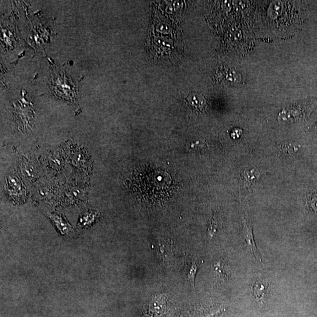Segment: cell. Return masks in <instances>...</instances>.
Returning <instances> with one entry per match:
<instances>
[{
    "instance_id": "1",
    "label": "cell",
    "mask_w": 317,
    "mask_h": 317,
    "mask_svg": "<svg viewBox=\"0 0 317 317\" xmlns=\"http://www.w3.org/2000/svg\"><path fill=\"white\" fill-rule=\"evenodd\" d=\"M243 237L249 250L254 255L258 261L261 262L262 259L258 251L257 247L256 246L253 235H252V228L250 221H249L247 216V214L243 219Z\"/></svg>"
},
{
    "instance_id": "2",
    "label": "cell",
    "mask_w": 317,
    "mask_h": 317,
    "mask_svg": "<svg viewBox=\"0 0 317 317\" xmlns=\"http://www.w3.org/2000/svg\"><path fill=\"white\" fill-rule=\"evenodd\" d=\"M268 287V281L262 279L261 278L256 280L252 285V293H253L255 297L259 304L263 305L266 302Z\"/></svg>"
},
{
    "instance_id": "3",
    "label": "cell",
    "mask_w": 317,
    "mask_h": 317,
    "mask_svg": "<svg viewBox=\"0 0 317 317\" xmlns=\"http://www.w3.org/2000/svg\"><path fill=\"white\" fill-rule=\"evenodd\" d=\"M49 217L58 229L60 234L69 236L73 234L72 228L62 216L57 215L56 214H50L49 215Z\"/></svg>"
},
{
    "instance_id": "4",
    "label": "cell",
    "mask_w": 317,
    "mask_h": 317,
    "mask_svg": "<svg viewBox=\"0 0 317 317\" xmlns=\"http://www.w3.org/2000/svg\"><path fill=\"white\" fill-rule=\"evenodd\" d=\"M187 263L186 266L187 280L192 286L195 287V277L196 275H197L199 267L201 266L203 261L202 260L200 259L192 258Z\"/></svg>"
},
{
    "instance_id": "5",
    "label": "cell",
    "mask_w": 317,
    "mask_h": 317,
    "mask_svg": "<svg viewBox=\"0 0 317 317\" xmlns=\"http://www.w3.org/2000/svg\"><path fill=\"white\" fill-rule=\"evenodd\" d=\"M158 252L163 262H169L173 256L172 244L168 240H162L159 243Z\"/></svg>"
},
{
    "instance_id": "6",
    "label": "cell",
    "mask_w": 317,
    "mask_h": 317,
    "mask_svg": "<svg viewBox=\"0 0 317 317\" xmlns=\"http://www.w3.org/2000/svg\"><path fill=\"white\" fill-rule=\"evenodd\" d=\"M188 102L192 108L199 110H204L206 108V100L201 95L192 96V97L188 99Z\"/></svg>"
},
{
    "instance_id": "7",
    "label": "cell",
    "mask_w": 317,
    "mask_h": 317,
    "mask_svg": "<svg viewBox=\"0 0 317 317\" xmlns=\"http://www.w3.org/2000/svg\"><path fill=\"white\" fill-rule=\"evenodd\" d=\"M259 173L255 172V170L251 171H245L243 176V184L244 187H249L250 184L253 183L255 180L258 179Z\"/></svg>"
},
{
    "instance_id": "8",
    "label": "cell",
    "mask_w": 317,
    "mask_h": 317,
    "mask_svg": "<svg viewBox=\"0 0 317 317\" xmlns=\"http://www.w3.org/2000/svg\"><path fill=\"white\" fill-rule=\"evenodd\" d=\"M98 217L97 212H88L84 214L81 219V223L83 226L90 225L94 222Z\"/></svg>"
},
{
    "instance_id": "9",
    "label": "cell",
    "mask_w": 317,
    "mask_h": 317,
    "mask_svg": "<svg viewBox=\"0 0 317 317\" xmlns=\"http://www.w3.org/2000/svg\"><path fill=\"white\" fill-rule=\"evenodd\" d=\"M220 221L217 219L216 216H214L212 219L211 225H210L209 231L211 236H213L214 233L216 232L217 228L219 227Z\"/></svg>"
},
{
    "instance_id": "10",
    "label": "cell",
    "mask_w": 317,
    "mask_h": 317,
    "mask_svg": "<svg viewBox=\"0 0 317 317\" xmlns=\"http://www.w3.org/2000/svg\"><path fill=\"white\" fill-rule=\"evenodd\" d=\"M309 204H310L311 208L314 209L315 211L317 212V197L312 198Z\"/></svg>"
}]
</instances>
